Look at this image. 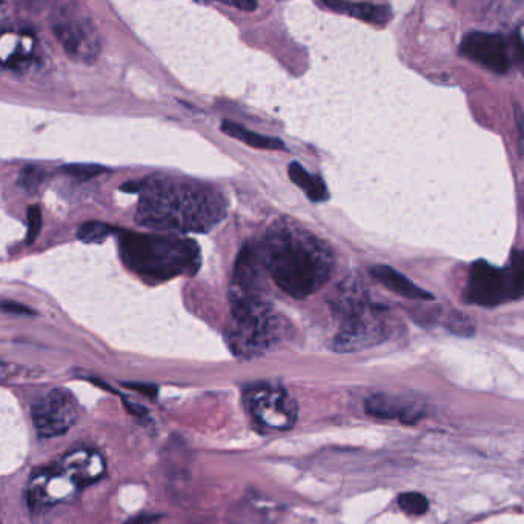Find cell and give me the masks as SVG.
Masks as SVG:
<instances>
[{"mask_svg": "<svg viewBox=\"0 0 524 524\" xmlns=\"http://www.w3.org/2000/svg\"><path fill=\"white\" fill-rule=\"evenodd\" d=\"M268 276L285 294L306 299L331 279L335 257L329 245L299 226L280 223L260 242Z\"/></svg>", "mask_w": 524, "mask_h": 524, "instance_id": "obj_1", "label": "cell"}, {"mask_svg": "<svg viewBox=\"0 0 524 524\" xmlns=\"http://www.w3.org/2000/svg\"><path fill=\"white\" fill-rule=\"evenodd\" d=\"M136 222L176 233H208L226 216L219 191L206 185L171 179L143 180Z\"/></svg>", "mask_w": 524, "mask_h": 524, "instance_id": "obj_2", "label": "cell"}, {"mask_svg": "<svg viewBox=\"0 0 524 524\" xmlns=\"http://www.w3.org/2000/svg\"><path fill=\"white\" fill-rule=\"evenodd\" d=\"M119 248L127 268L150 282L193 276L202 263L199 245L183 237L122 233Z\"/></svg>", "mask_w": 524, "mask_h": 524, "instance_id": "obj_3", "label": "cell"}, {"mask_svg": "<svg viewBox=\"0 0 524 524\" xmlns=\"http://www.w3.org/2000/svg\"><path fill=\"white\" fill-rule=\"evenodd\" d=\"M332 306L340 319L334 342L337 351H362L388 339V311L372 302L366 289L357 283L349 282L337 289Z\"/></svg>", "mask_w": 524, "mask_h": 524, "instance_id": "obj_4", "label": "cell"}, {"mask_svg": "<svg viewBox=\"0 0 524 524\" xmlns=\"http://www.w3.org/2000/svg\"><path fill=\"white\" fill-rule=\"evenodd\" d=\"M231 303L226 342L234 355L253 359L279 342L283 322L265 296L245 297Z\"/></svg>", "mask_w": 524, "mask_h": 524, "instance_id": "obj_5", "label": "cell"}, {"mask_svg": "<svg viewBox=\"0 0 524 524\" xmlns=\"http://www.w3.org/2000/svg\"><path fill=\"white\" fill-rule=\"evenodd\" d=\"M523 279V256L517 249L512 251L506 268L500 269L485 260H478L469 271L466 300L472 305L492 308L509 300L521 299Z\"/></svg>", "mask_w": 524, "mask_h": 524, "instance_id": "obj_6", "label": "cell"}, {"mask_svg": "<svg viewBox=\"0 0 524 524\" xmlns=\"http://www.w3.org/2000/svg\"><path fill=\"white\" fill-rule=\"evenodd\" d=\"M243 402L254 422L269 431H289L299 418L296 400L279 385L256 383L248 386Z\"/></svg>", "mask_w": 524, "mask_h": 524, "instance_id": "obj_7", "label": "cell"}, {"mask_svg": "<svg viewBox=\"0 0 524 524\" xmlns=\"http://www.w3.org/2000/svg\"><path fill=\"white\" fill-rule=\"evenodd\" d=\"M77 415L76 398L64 388L51 389L31 406L34 428L42 438L64 435L76 423Z\"/></svg>", "mask_w": 524, "mask_h": 524, "instance_id": "obj_8", "label": "cell"}, {"mask_svg": "<svg viewBox=\"0 0 524 524\" xmlns=\"http://www.w3.org/2000/svg\"><path fill=\"white\" fill-rule=\"evenodd\" d=\"M268 276L260 242H248L240 249L231 282V300L263 296Z\"/></svg>", "mask_w": 524, "mask_h": 524, "instance_id": "obj_9", "label": "cell"}, {"mask_svg": "<svg viewBox=\"0 0 524 524\" xmlns=\"http://www.w3.org/2000/svg\"><path fill=\"white\" fill-rule=\"evenodd\" d=\"M57 40L70 59L91 65L100 54V37L90 20L70 19L54 28Z\"/></svg>", "mask_w": 524, "mask_h": 524, "instance_id": "obj_10", "label": "cell"}, {"mask_svg": "<svg viewBox=\"0 0 524 524\" xmlns=\"http://www.w3.org/2000/svg\"><path fill=\"white\" fill-rule=\"evenodd\" d=\"M461 53L497 74L508 73L511 68L508 45L498 34H468L461 44Z\"/></svg>", "mask_w": 524, "mask_h": 524, "instance_id": "obj_11", "label": "cell"}, {"mask_svg": "<svg viewBox=\"0 0 524 524\" xmlns=\"http://www.w3.org/2000/svg\"><path fill=\"white\" fill-rule=\"evenodd\" d=\"M365 409L372 417L398 420L402 423H417L425 417V406L398 395L374 394L365 402Z\"/></svg>", "mask_w": 524, "mask_h": 524, "instance_id": "obj_12", "label": "cell"}, {"mask_svg": "<svg viewBox=\"0 0 524 524\" xmlns=\"http://www.w3.org/2000/svg\"><path fill=\"white\" fill-rule=\"evenodd\" d=\"M371 276L374 277L380 285L385 286L389 291L394 292L397 296L405 297L409 300H432L434 297L425 289L415 285L414 282L403 276L402 272L391 268L388 265L372 266Z\"/></svg>", "mask_w": 524, "mask_h": 524, "instance_id": "obj_13", "label": "cell"}, {"mask_svg": "<svg viewBox=\"0 0 524 524\" xmlns=\"http://www.w3.org/2000/svg\"><path fill=\"white\" fill-rule=\"evenodd\" d=\"M323 7L337 13L348 14L355 19L363 20L372 25H386L391 20V8L385 5L360 4L348 0H320Z\"/></svg>", "mask_w": 524, "mask_h": 524, "instance_id": "obj_14", "label": "cell"}, {"mask_svg": "<svg viewBox=\"0 0 524 524\" xmlns=\"http://www.w3.org/2000/svg\"><path fill=\"white\" fill-rule=\"evenodd\" d=\"M288 174L289 179L296 183L300 190L305 191L306 196L312 202H325V200H328V188H326L322 177L312 176L297 162L289 163Z\"/></svg>", "mask_w": 524, "mask_h": 524, "instance_id": "obj_15", "label": "cell"}, {"mask_svg": "<svg viewBox=\"0 0 524 524\" xmlns=\"http://www.w3.org/2000/svg\"><path fill=\"white\" fill-rule=\"evenodd\" d=\"M222 131L233 139L240 140L245 145L253 146V148H259V150H285V143L282 140L276 139V137L262 136V134L254 133V131L246 130L242 125L231 122V120H223Z\"/></svg>", "mask_w": 524, "mask_h": 524, "instance_id": "obj_16", "label": "cell"}, {"mask_svg": "<svg viewBox=\"0 0 524 524\" xmlns=\"http://www.w3.org/2000/svg\"><path fill=\"white\" fill-rule=\"evenodd\" d=\"M116 231L113 226L100 222L83 223L77 231V239L85 243H99L110 237Z\"/></svg>", "mask_w": 524, "mask_h": 524, "instance_id": "obj_17", "label": "cell"}, {"mask_svg": "<svg viewBox=\"0 0 524 524\" xmlns=\"http://www.w3.org/2000/svg\"><path fill=\"white\" fill-rule=\"evenodd\" d=\"M398 506L408 515H423L428 512L429 501L425 495L418 492H405L398 497Z\"/></svg>", "mask_w": 524, "mask_h": 524, "instance_id": "obj_18", "label": "cell"}, {"mask_svg": "<svg viewBox=\"0 0 524 524\" xmlns=\"http://www.w3.org/2000/svg\"><path fill=\"white\" fill-rule=\"evenodd\" d=\"M68 176L76 177L80 180L94 179L100 174L107 173V168L100 165H91V163H76V165H67L62 168Z\"/></svg>", "mask_w": 524, "mask_h": 524, "instance_id": "obj_19", "label": "cell"}, {"mask_svg": "<svg viewBox=\"0 0 524 524\" xmlns=\"http://www.w3.org/2000/svg\"><path fill=\"white\" fill-rule=\"evenodd\" d=\"M40 229H42V211L39 206L33 205L28 208V234L27 243L31 245L39 236Z\"/></svg>", "mask_w": 524, "mask_h": 524, "instance_id": "obj_20", "label": "cell"}, {"mask_svg": "<svg viewBox=\"0 0 524 524\" xmlns=\"http://www.w3.org/2000/svg\"><path fill=\"white\" fill-rule=\"evenodd\" d=\"M42 180H44V171H40L39 168H34V166H28L20 174V185L28 191L36 190Z\"/></svg>", "mask_w": 524, "mask_h": 524, "instance_id": "obj_21", "label": "cell"}, {"mask_svg": "<svg viewBox=\"0 0 524 524\" xmlns=\"http://www.w3.org/2000/svg\"><path fill=\"white\" fill-rule=\"evenodd\" d=\"M0 311L8 312V314H17V316H36V312L33 309L14 302H0Z\"/></svg>", "mask_w": 524, "mask_h": 524, "instance_id": "obj_22", "label": "cell"}, {"mask_svg": "<svg viewBox=\"0 0 524 524\" xmlns=\"http://www.w3.org/2000/svg\"><path fill=\"white\" fill-rule=\"evenodd\" d=\"M217 2L231 5V7H236L243 11L257 10V0H217Z\"/></svg>", "mask_w": 524, "mask_h": 524, "instance_id": "obj_23", "label": "cell"}, {"mask_svg": "<svg viewBox=\"0 0 524 524\" xmlns=\"http://www.w3.org/2000/svg\"><path fill=\"white\" fill-rule=\"evenodd\" d=\"M123 386L134 389V391L140 392V394L146 395V397H156L157 388L154 385H145V383H123Z\"/></svg>", "mask_w": 524, "mask_h": 524, "instance_id": "obj_24", "label": "cell"}, {"mask_svg": "<svg viewBox=\"0 0 524 524\" xmlns=\"http://www.w3.org/2000/svg\"><path fill=\"white\" fill-rule=\"evenodd\" d=\"M123 405L127 406L128 411H130L131 414L136 415V417L145 418L150 414V412L146 411L143 406L134 405V403H131L128 398H123Z\"/></svg>", "mask_w": 524, "mask_h": 524, "instance_id": "obj_25", "label": "cell"}, {"mask_svg": "<svg viewBox=\"0 0 524 524\" xmlns=\"http://www.w3.org/2000/svg\"><path fill=\"white\" fill-rule=\"evenodd\" d=\"M143 186V180H140V182H137V180H134V182H128L125 183V185H122V188L120 190L125 191V193L130 194H137L142 191Z\"/></svg>", "mask_w": 524, "mask_h": 524, "instance_id": "obj_26", "label": "cell"}, {"mask_svg": "<svg viewBox=\"0 0 524 524\" xmlns=\"http://www.w3.org/2000/svg\"><path fill=\"white\" fill-rule=\"evenodd\" d=\"M157 518L159 517H137V518H134L133 521H136V523H140V521H153V520H157Z\"/></svg>", "mask_w": 524, "mask_h": 524, "instance_id": "obj_27", "label": "cell"}]
</instances>
